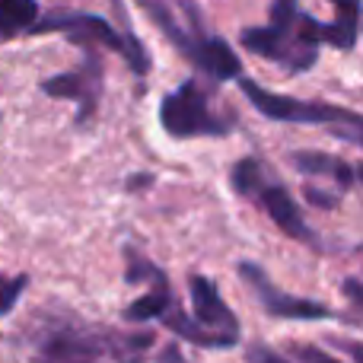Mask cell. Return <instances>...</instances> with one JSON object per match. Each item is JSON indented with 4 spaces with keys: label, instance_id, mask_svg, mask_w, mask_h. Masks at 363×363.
I'll return each instance as SVG.
<instances>
[{
    "label": "cell",
    "instance_id": "obj_13",
    "mask_svg": "<svg viewBox=\"0 0 363 363\" xmlns=\"http://www.w3.org/2000/svg\"><path fill=\"white\" fill-rule=\"evenodd\" d=\"M163 322L169 332H176L179 338H185L188 345H198V347H207V351H226V347H236V341H230V338H220V335H213V332H207V328H201L198 322L191 319L188 313H182V309L172 303L169 306V313L163 315Z\"/></svg>",
    "mask_w": 363,
    "mask_h": 363
},
{
    "label": "cell",
    "instance_id": "obj_16",
    "mask_svg": "<svg viewBox=\"0 0 363 363\" xmlns=\"http://www.w3.org/2000/svg\"><path fill=\"white\" fill-rule=\"evenodd\" d=\"M306 201L313 207H322V211H335V207L341 204V194L325 191V188H319V185H306Z\"/></svg>",
    "mask_w": 363,
    "mask_h": 363
},
{
    "label": "cell",
    "instance_id": "obj_7",
    "mask_svg": "<svg viewBox=\"0 0 363 363\" xmlns=\"http://www.w3.org/2000/svg\"><path fill=\"white\" fill-rule=\"evenodd\" d=\"M239 277L249 284V290L255 294V300L262 303V309L274 319H296V322H325L335 319V309H328L325 303L309 300V296H294L284 294L281 287H274L268 277V271L255 262H239Z\"/></svg>",
    "mask_w": 363,
    "mask_h": 363
},
{
    "label": "cell",
    "instance_id": "obj_8",
    "mask_svg": "<svg viewBox=\"0 0 363 363\" xmlns=\"http://www.w3.org/2000/svg\"><path fill=\"white\" fill-rule=\"evenodd\" d=\"M125 281L128 284H147V294L140 300H134L131 306L121 313L125 322H150V319H163L169 313L172 300V287H169V277L163 274L160 264H153L144 252L138 249H125Z\"/></svg>",
    "mask_w": 363,
    "mask_h": 363
},
{
    "label": "cell",
    "instance_id": "obj_4",
    "mask_svg": "<svg viewBox=\"0 0 363 363\" xmlns=\"http://www.w3.org/2000/svg\"><path fill=\"white\" fill-rule=\"evenodd\" d=\"M160 125L172 140H194V138H226L236 128L230 112L213 108V93L198 80L188 77L172 93L160 102Z\"/></svg>",
    "mask_w": 363,
    "mask_h": 363
},
{
    "label": "cell",
    "instance_id": "obj_19",
    "mask_svg": "<svg viewBox=\"0 0 363 363\" xmlns=\"http://www.w3.org/2000/svg\"><path fill=\"white\" fill-rule=\"evenodd\" d=\"M150 185H153V176H150V172H144V176H131V179L125 182L128 191H144V188H150Z\"/></svg>",
    "mask_w": 363,
    "mask_h": 363
},
{
    "label": "cell",
    "instance_id": "obj_21",
    "mask_svg": "<svg viewBox=\"0 0 363 363\" xmlns=\"http://www.w3.org/2000/svg\"><path fill=\"white\" fill-rule=\"evenodd\" d=\"M160 363H185V360H182L179 347H176V345H169L163 354H160Z\"/></svg>",
    "mask_w": 363,
    "mask_h": 363
},
{
    "label": "cell",
    "instance_id": "obj_11",
    "mask_svg": "<svg viewBox=\"0 0 363 363\" xmlns=\"http://www.w3.org/2000/svg\"><path fill=\"white\" fill-rule=\"evenodd\" d=\"M290 163H294V169L306 179H328L338 194L351 191V188L357 185V166L341 160V157H335V153L296 150V153H290Z\"/></svg>",
    "mask_w": 363,
    "mask_h": 363
},
{
    "label": "cell",
    "instance_id": "obj_18",
    "mask_svg": "<svg viewBox=\"0 0 363 363\" xmlns=\"http://www.w3.org/2000/svg\"><path fill=\"white\" fill-rule=\"evenodd\" d=\"M245 363H290V360L281 357L277 351H271L262 341H255V345H249V351H245Z\"/></svg>",
    "mask_w": 363,
    "mask_h": 363
},
{
    "label": "cell",
    "instance_id": "obj_3",
    "mask_svg": "<svg viewBox=\"0 0 363 363\" xmlns=\"http://www.w3.org/2000/svg\"><path fill=\"white\" fill-rule=\"evenodd\" d=\"M239 89L242 96L271 121L281 125H313V128H328L335 138H345L351 144H363V118L360 112L345 106H328V102H306L296 96H284L274 89H264L262 83L239 77Z\"/></svg>",
    "mask_w": 363,
    "mask_h": 363
},
{
    "label": "cell",
    "instance_id": "obj_15",
    "mask_svg": "<svg viewBox=\"0 0 363 363\" xmlns=\"http://www.w3.org/2000/svg\"><path fill=\"white\" fill-rule=\"evenodd\" d=\"M29 287V277L16 274V277H0V315H10L16 309V300L23 296V290Z\"/></svg>",
    "mask_w": 363,
    "mask_h": 363
},
{
    "label": "cell",
    "instance_id": "obj_17",
    "mask_svg": "<svg viewBox=\"0 0 363 363\" xmlns=\"http://www.w3.org/2000/svg\"><path fill=\"white\" fill-rule=\"evenodd\" d=\"M290 354L303 363H341V360H335L332 354L319 351V347H313V345H290Z\"/></svg>",
    "mask_w": 363,
    "mask_h": 363
},
{
    "label": "cell",
    "instance_id": "obj_5",
    "mask_svg": "<svg viewBox=\"0 0 363 363\" xmlns=\"http://www.w3.org/2000/svg\"><path fill=\"white\" fill-rule=\"evenodd\" d=\"M32 35H45V32H64V35L70 38L74 45H102V48L115 51L118 57H125L128 67L134 70L138 77H144L147 70H150V55H147V48L140 45V38L134 35L131 29L128 32H118L108 19L96 16V13H67V10H57L51 13V16L38 19L35 26H32Z\"/></svg>",
    "mask_w": 363,
    "mask_h": 363
},
{
    "label": "cell",
    "instance_id": "obj_2",
    "mask_svg": "<svg viewBox=\"0 0 363 363\" xmlns=\"http://www.w3.org/2000/svg\"><path fill=\"white\" fill-rule=\"evenodd\" d=\"M230 185L236 194H242V198L255 201L258 207H264V213H268L290 239L309 245V249H325L322 236L306 223V217H303L300 204L294 201L290 188L271 176V169L262 160H255V157L239 160L230 172Z\"/></svg>",
    "mask_w": 363,
    "mask_h": 363
},
{
    "label": "cell",
    "instance_id": "obj_10",
    "mask_svg": "<svg viewBox=\"0 0 363 363\" xmlns=\"http://www.w3.org/2000/svg\"><path fill=\"white\" fill-rule=\"evenodd\" d=\"M112 338L93 335L86 328H55L38 345V363H102Z\"/></svg>",
    "mask_w": 363,
    "mask_h": 363
},
{
    "label": "cell",
    "instance_id": "obj_12",
    "mask_svg": "<svg viewBox=\"0 0 363 363\" xmlns=\"http://www.w3.org/2000/svg\"><path fill=\"white\" fill-rule=\"evenodd\" d=\"M332 4H335V19L322 23L319 29L322 45L351 51L357 45V32H360V0H332Z\"/></svg>",
    "mask_w": 363,
    "mask_h": 363
},
{
    "label": "cell",
    "instance_id": "obj_6",
    "mask_svg": "<svg viewBox=\"0 0 363 363\" xmlns=\"http://www.w3.org/2000/svg\"><path fill=\"white\" fill-rule=\"evenodd\" d=\"M86 51V64H80L70 74H57L48 77V80L38 83L45 96L51 99H67L77 106V125H86L96 115V106L102 99V83H106V74H102V57L93 45H83Z\"/></svg>",
    "mask_w": 363,
    "mask_h": 363
},
{
    "label": "cell",
    "instance_id": "obj_1",
    "mask_svg": "<svg viewBox=\"0 0 363 363\" xmlns=\"http://www.w3.org/2000/svg\"><path fill=\"white\" fill-rule=\"evenodd\" d=\"M239 45L296 77L319 61V19L303 13L300 0H271V23L242 29Z\"/></svg>",
    "mask_w": 363,
    "mask_h": 363
},
{
    "label": "cell",
    "instance_id": "obj_14",
    "mask_svg": "<svg viewBox=\"0 0 363 363\" xmlns=\"http://www.w3.org/2000/svg\"><path fill=\"white\" fill-rule=\"evenodd\" d=\"M38 23L35 0H0V42L29 32Z\"/></svg>",
    "mask_w": 363,
    "mask_h": 363
},
{
    "label": "cell",
    "instance_id": "obj_20",
    "mask_svg": "<svg viewBox=\"0 0 363 363\" xmlns=\"http://www.w3.org/2000/svg\"><path fill=\"white\" fill-rule=\"evenodd\" d=\"M345 294L351 296V303H354V306H360L363 294H360V281H357V277H347V281H345Z\"/></svg>",
    "mask_w": 363,
    "mask_h": 363
},
{
    "label": "cell",
    "instance_id": "obj_9",
    "mask_svg": "<svg viewBox=\"0 0 363 363\" xmlns=\"http://www.w3.org/2000/svg\"><path fill=\"white\" fill-rule=\"evenodd\" d=\"M188 294H191V319L201 328L220 335V338H230L239 345V319L226 300L220 296V287L204 274H191L188 277Z\"/></svg>",
    "mask_w": 363,
    "mask_h": 363
}]
</instances>
